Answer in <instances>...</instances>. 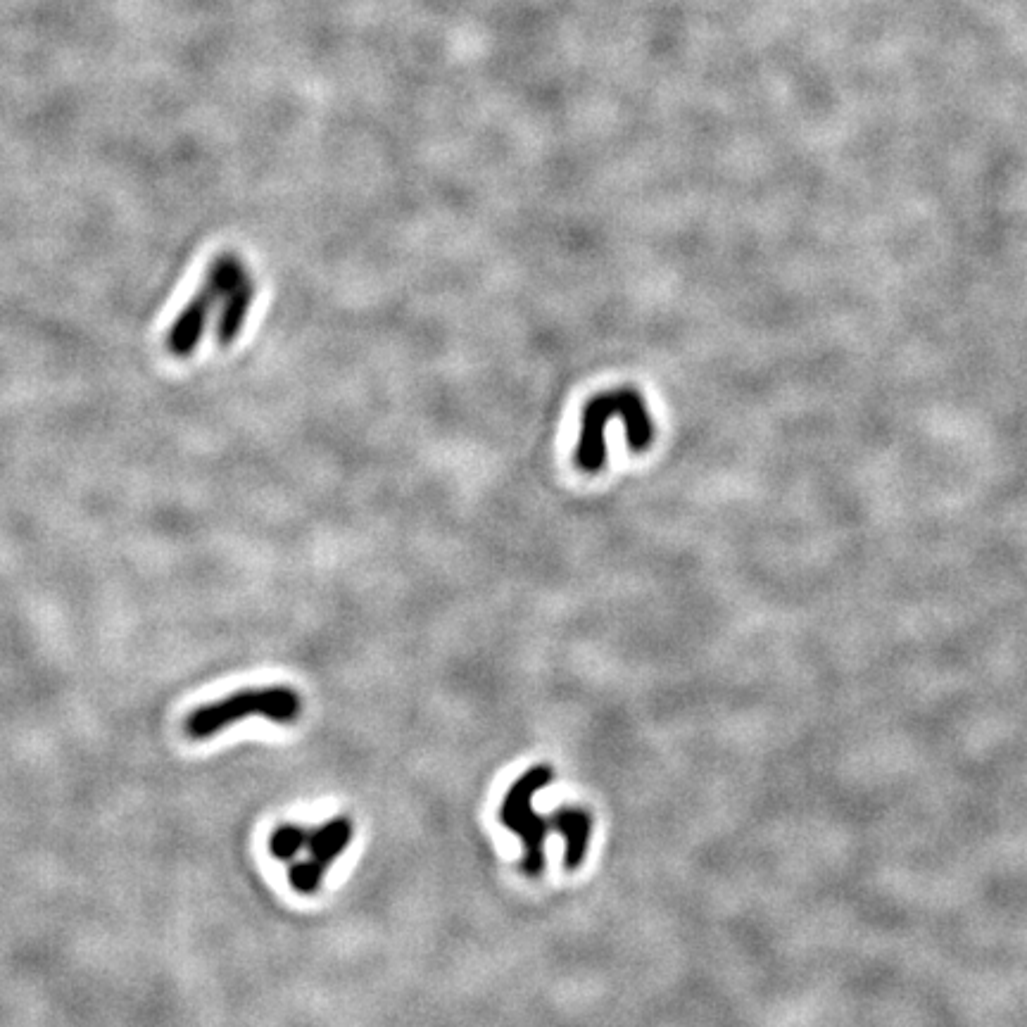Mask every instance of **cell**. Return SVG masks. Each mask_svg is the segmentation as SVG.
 Instances as JSON below:
<instances>
[{
    "label": "cell",
    "instance_id": "cell-3",
    "mask_svg": "<svg viewBox=\"0 0 1027 1027\" xmlns=\"http://www.w3.org/2000/svg\"><path fill=\"white\" fill-rule=\"evenodd\" d=\"M248 272L241 257L233 252H224L207 269L203 286L195 293V298L184 307V312L174 319L172 329L165 336V350L174 359H186L198 350L200 338H203L207 319L219 300L226 298V293L236 286V281Z\"/></svg>",
    "mask_w": 1027,
    "mask_h": 1027
},
{
    "label": "cell",
    "instance_id": "cell-5",
    "mask_svg": "<svg viewBox=\"0 0 1027 1027\" xmlns=\"http://www.w3.org/2000/svg\"><path fill=\"white\" fill-rule=\"evenodd\" d=\"M252 302H255V281H252V274L245 272L241 279L236 281V286L226 293L222 314H219L217 324V343L222 348H229L233 340L241 336L245 321H248V314L252 310Z\"/></svg>",
    "mask_w": 1027,
    "mask_h": 1027
},
{
    "label": "cell",
    "instance_id": "cell-2",
    "mask_svg": "<svg viewBox=\"0 0 1027 1027\" xmlns=\"http://www.w3.org/2000/svg\"><path fill=\"white\" fill-rule=\"evenodd\" d=\"M302 714V699L293 688L276 685V688H257L243 690L236 695L217 699V702L205 704L188 714L184 730L193 740H205L222 730L231 728L241 718L248 716H264L276 723H293Z\"/></svg>",
    "mask_w": 1027,
    "mask_h": 1027
},
{
    "label": "cell",
    "instance_id": "cell-8",
    "mask_svg": "<svg viewBox=\"0 0 1027 1027\" xmlns=\"http://www.w3.org/2000/svg\"><path fill=\"white\" fill-rule=\"evenodd\" d=\"M329 868L321 866L319 861L314 859H307V861H298L293 863L291 873H288V880H291V887L295 892L305 894V897H310V894H317L321 882H324V875Z\"/></svg>",
    "mask_w": 1027,
    "mask_h": 1027
},
{
    "label": "cell",
    "instance_id": "cell-6",
    "mask_svg": "<svg viewBox=\"0 0 1027 1027\" xmlns=\"http://www.w3.org/2000/svg\"><path fill=\"white\" fill-rule=\"evenodd\" d=\"M352 840V821L348 816H336L331 818L329 823H324L321 828L312 830L310 835V854L314 861H319L321 866L329 868L333 861L338 859L340 854L348 849Z\"/></svg>",
    "mask_w": 1027,
    "mask_h": 1027
},
{
    "label": "cell",
    "instance_id": "cell-1",
    "mask_svg": "<svg viewBox=\"0 0 1027 1027\" xmlns=\"http://www.w3.org/2000/svg\"><path fill=\"white\" fill-rule=\"evenodd\" d=\"M554 780V771L547 766H533L509 787L500 806V821L504 828L516 833L526 844L524 868L528 875H540L545 868V835L559 830L566 840V871H576L588 852L592 833V818L581 809H557L552 814H538L533 809L535 792H540Z\"/></svg>",
    "mask_w": 1027,
    "mask_h": 1027
},
{
    "label": "cell",
    "instance_id": "cell-4",
    "mask_svg": "<svg viewBox=\"0 0 1027 1027\" xmlns=\"http://www.w3.org/2000/svg\"><path fill=\"white\" fill-rule=\"evenodd\" d=\"M638 390L633 388H619L609 390V393L595 395L588 405L583 409V421H581V440H578L576 447V466L578 469L588 471V474H595L600 471L604 462H607V426L614 419H619L630 400L635 398Z\"/></svg>",
    "mask_w": 1027,
    "mask_h": 1027
},
{
    "label": "cell",
    "instance_id": "cell-7",
    "mask_svg": "<svg viewBox=\"0 0 1027 1027\" xmlns=\"http://www.w3.org/2000/svg\"><path fill=\"white\" fill-rule=\"evenodd\" d=\"M310 835L312 830L302 828V825H281V828L274 830L272 840H269L272 856L279 861L295 859L302 849L310 847Z\"/></svg>",
    "mask_w": 1027,
    "mask_h": 1027
}]
</instances>
